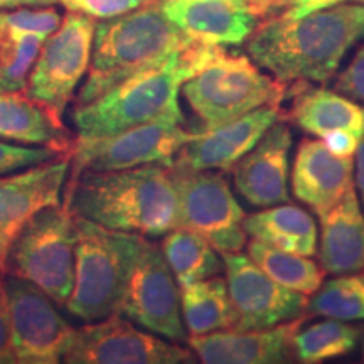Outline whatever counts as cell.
I'll return each instance as SVG.
<instances>
[{
	"label": "cell",
	"instance_id": "8992f818",
	"mask_svg": "<svg viewBox=\"0 0 364 364\" xmlns=\"http://www.w3.org/2000/svg\"><path fill=\"white\" fill-rule=\"evenodd\" d=\"M181 91L203 122V130H211L265 105H280L287 86L284 81L263 75L253 59L226 53L218 46Z\"/></svg>",
	"mask_w": 364,
	"mask_h": 364
},
{
	"label": "cell",
	"instance_id": "83f0119b",
	"mask_svg": "<svg viewBox=\"0 0 364 364\" xmlns=\"http://www.w3.org/2000/svg\"><path fill=\"white\" fill-rule=\"evenodd\" d=\"M361 329L348 322L326 318L299 329L294 336V358L304 364L324 363L346 356L356 348Z\"/></svg>",
	"mask_w": 364,
	"mask_h": 364
},
{
	"label": "cell",
	"instance_id": "ab89813d",
	"mask_svg": "<svg viewBox=\"0 0 364 364\" xmlns=\"http://www.w3.org/2000/svg\"><path fill=\"white\" fill-rule=\"evenodd\" d=\"M51 4H59V0H0V11H11V9L21 7L51 6Z\"/></svg>",
	"mask_w": 364,
	"mask_h": 364
},
{
	"label": "cell",
	"instance_id": "e575fe53",
	"mask_svg": "<svg viewBox=\"0 0 364 364\" xmlns=\"http://www.w3.org/2000/svg\"><path fill=\"white\" fill-rule=\"evenodd\" d=\"M6 273L0 270V364H17L12 344L11 309H9Z\"/></svg>",
	"mask_w": 364,
	"mask_h": 364
},
{
	"label": "cell",
	"instance_id": "d6a6232c",
	"mask_svg": "<svg viewBox=\"0 0 364 364\" xmlns=\"http://www.w3.org/2000/svg\"><path fill=\"white\" fill-rule=\"evenodd\" d=\"M147 2L149 0H59L70 12H80L102 21L135 11Z\"/></svg>",
	"mask_w": 364,
	"mask_h": 364
},
{
	"label": "cell",
	"instance_id": "9c48e42d",
	"mask_svg": "<svg viewBox=\"0 0 364 364\" xmlns=\"http://www.w3.org/2000/svg\"><path fill=\"white\" fill-rule=\"evenodd\" d=\"M184 120L161 118L134 127L117 135L100 139H78L71 149V176L83 171H124L142 166H171L179 150L198 136Z\"/></svg>",
	"mask_w": 364,
	"mask_h": 364
},
{
	"label": "cell",
	"instance_id": "4316f807",
	"mask_svg": "<svg viewBox=\"0 0 364 364\" xmlns=\"http://www.w3.org/2000/svg\"><path fill=\"white\" fill-rule=\"evenodd\" d=\"M248 257L272 280L294 292L309 297L322 285L326 272L311 257L273 248L258 240H252L248 243Z\"/></svg>",
	"mask_w": 364,
	"mask_h": 364
},
{
	"label": "cell",
	"instance_id": "8fae6325",
	"mask_svg": "<svg viewBox=\"0 0 364 364\" xmlns=\"http://www.w3.org/2000/svg\"><path fill=\"white\" fill-rule=\"evenodd\" d=\"M193 349L139 331L120 314L76 329L63 361L68 364H193Z\"/></svg>",
	"mask_w": 364,
	"mask_h": 364
},
{
	"label": "cell",
	"instance_id": "1f68e13d",
	"mask_svg": "<svg viewBox=\"0 0 364 364\" xmlns=\"http://www.w3.org/2000/svg\"><path fill=\"white\" fill-rule=\"evenodd\" d=\"M71 154V152H70ZM59 156H65L56 149L34 147V145L9 144L0 140V176L11 174L27 167L38 166V164L53 161Z\"/></svg>",
	"mask_w": 364,
	"mask_h": 364
},
{
	"label": "cell",
	"instance_id": "2e32d148",
	"mask_svg": "<svg viewBox=\"0 0 364 364\" xmlns=\"http://www.w3.org/2000/svg\"><path fill=\"white\" fill-rule=\"evenodd\" d=\"M280 117V105H265L216 129L199 130L171 166L186 171H231Z\"/></svg>",
	"mask_w": 364,
	"mask_h": 364
},
{
	"label": "cell",
	"instance_id": "f35d334b",
	"mask_svg": "<svg viewBox=\"0 0 364 364\" xmlns=\"http://www.w3.org/2000/svg\"><path fill=\"white\" fill-rule=\"evenodd\" d=\"M248 6L255 12V16L265 17L277 9L287 6L290 0H247Z\"/></svg>",
	"mask_w": 364,
	"mask_h": 364
},
{
	"label": "cell",
	"instance_id": "7a4b0ae2",
	"mask_svg": "<svg viewBox=\"0 0 364 364\" xmlns=\"http://www.w3.org/2000/svg\"><path fill=\"white\" fill-rule=\"evenodd\" d=\"M66 194L73 215L108 230L162 236L179 228V193L169 166L83 171L66 182Z\"/></svg>",
	"mask_w": 364,
	"mask_h": 364
},
{
	"label": "cell",
	"instance_id": "7c38bea8",
	"mask_svg": "<svg viewBox=\"0 0 364 364\" xmlns=\"http://www.w3.org/2000/svg\"><path fill=\"white\" fill-rule=\"evenodd\" d=\"M118 314L174 343L188 341L181 311V289L162 248L147 240L130 275Z\"/></svg>",
	"mask_w": 364,
	"mask_h": 364
},
{
	"label": "cell",
	"instance_id": "30bf717a",
	"mask_svg": "<svg viewBox=\"0 0 364 364\" xmlns=\"http://www.w3.org/2000/svg\"><path fill=\"white\" fill-rule=\"evenodd\" d=\"M179 193V226L203 235L218 253H238L247 245L245 211L225 176L215 171L172 167Z\"/></svg>",
	"mask_w": 364,
	"mask_h": 364
},
{
	"label": "cell",
	"instance_id": "52a82bcc",
	"mask_svg": "<svg viewBox=\"0 0 364 364\" xmlns=\"http://www.w3.org/2000/svg\"><path fill=\"white\" fill-rule=\"evenodd\" d=\"M76 240V218L70 206L44 208L12 243L6 275L31 282L65 307L75 285Z\"/></svg>",
	"mask_w": 364,
	"mask_h": 364
},
{
	"label": "cell",
	"instance_id": "5b68a950",
	"mask_svg": "<svg viewBox=\"0 0 364 364\" xmlns=\"http://www.w3.org/2000/svg\"><path fill=\"white\" fill-rule=\"evenodd\" d=\"M75 218V285L65 307L81 321L98 322L120 311L145 238Z\"/></svg>",
	"mask_w": 364,
	"mask_h": 364
},
{
	"label": "cell",
	"instance_id": "ba28073f",
	"mask_svg": "<svg viewBox=\"0 0 364 364\" xmlns=\"http://www.w3.org/2000/svg\"><path fill=\"white\" fill-rule=\"evenodd\" d=\"M95 26L93 17L68 12L43 43L27 78L26 93L61 127L68 105L90 70Z\"/></svg>",
	"mask_w": 364,
	"mask_h": 364
},
{
	"label": "cell",
	"instance_id": "3957f363",
	"mask_svg": "<svg viewBox=\"0 0 364 364\" xmlns=\"http://www.w3.org/2000/svg\"><path fill=\"white\" fill-rule=\"evenodd\" d=\"M216 48L194 39L161 65L135 73L93 102L76 105L73 124L78 139L117 135L161 118L184 120L179 105L182 85L203 68Z\"/></svg>",
	"mask_w": 364,
	"mask_h": 364
},
{
	"label": "cell",
	"instance_id": "603a6c76",
	"mask_svg": "<svg viewBox=\"0 0 364 364\" xmlns=\"http://www.w3.org/2000/svg\"><path fill=\"white\" fill-rule=\"evenodd\" d=\"M287 118L299 129L318 139L334 130H349L358 136L364 135L363 105L339 91L309 88L307 81H300V90L294 95Z\"/></svg>",
	"mask_w": 364,
	"mask_h": 364
},
{
	"label": "cell",
	"instance_id": "e0dca14e",
	"mask_svg": "<svg viewBox=\"0 0 364 364\" xmlns=\"http://www.w3.org/2000/svg\"><path fill=\"white\" fill-rule=\"evenodd\" d=\"M292 132L279 120L260 142L233 167L238 194L255 208H270L289 201V154Z\"/></svg>",
	"mask_w": 364,
	"mask_h": 364
},
{
	"label": "cell",
	"instance_id": "4dcf8cb0",
	"mask_svg": "<svg viewBox=\"0 0 364 364\" xmlns=\"http://www.w3.org/2000/svg\"><path fill=\"white\" fill-rule=\"evenodd\" d=\"M61 14L58 9H11L0 11V29L19 36H39L48 39L61 26Z\"/></svg>",
	"mask_w": 364,
	"mask_h": 364
},
{
	"label": "cell",
	"instance_id": "6da1fadb",
	"mask_svg": "<svg viewBox=\"0 0 364 364\" xmlns=\"http://www.w3.org/2000/svg\"><path fill=\"white\" fill-rule=\"evenodd\" d=\"M364 39V6H334L299 19L275 17L257 26L248 54L284 83H324L343 58Z\"/></svg>",
	"mask_w": 364,
	"mask_h": 364
},
{
	"label": "cell",
	"instance_id": "9a60e30c",
	"mask_svg": "<svg viewBox=\"0 0 364 364\" xmlns=\"http://www.w3.org/2000/svg\"><path fill=\"white\" fill-rule=\"evenodd\" d=\"M71 174V154L27 169L0 176V270L6 273L12 243L31 218L49 206H61Z\"/></svg>",
	"mask_w": 364,
	"mask_h": 364
},
{
	"label": "cell",
	"instance_id": "f546056e",
	"mask_svg": "<svg viewBox=\"0 0 364 364\" xmlns=\"http://www.w3.org/2000/svg\"><path fill=\"white\" fill-rule=\"evenodd\" d=\"M46 39L0 29V88L26 90L31 68Z\"/></svg>",
	"mask_w": 364,
	"mask_h": 364
},
{
	"label": "cell",
	"instance_id": "4fadbf2b",
	"mask_svg": "<svg viewBox=\"0 0 364 364\" xmlns=\"http://www.w3.org/2000/svg\"><path fill=\"white\" fill-rule=\"evenodd\" d=\"M6 289L17 363H63L76 329L56 311L53 299L39 287L14 275H6Z\"/></svg>",
	"mask_w": 364,
	"mask_h": 364
},
{
	"label": "cell",
	"instance_id": "5bb4252c",
	"mask_svg": "<svg viewBox=\"0 0 364 364\" xmlns=\"http://www.w3.org/2000/svg\"><path fill=\"white\" fill-rule=\"evenodd\" d=\"M236 312V331H258L295 321L307 311V295L272 280L247 255L221 253Z\"/></svg>",
	"mask_w": 364,
	"mask_h": 364
},
{
	"label": "cell",
	"instance_id": "f1b7e54d",
	"mask_svg": "<svg viewBox=\"0 0 364 364\" xmlns=\"http://www.w3.org/2000/svg\"><path fill=\"white\" fill-rule=\"evenodd\" d=\"M307 311L343 322L364 321V277L348 273L327 280L309 299Z\"/></svg>",
	"mask_w": 364,
	"mask_h": 364
},
{
	"label": "cell",
	"instance_id": "8d00e7d4",
	"mask_svg": "<svg viewBox=\"0 0 364 364\" xmlns=\"http://www.w3.org/2000/svg\"><path fill=\"white\" fill-rule=\"evenodd\" d=\"M344 0H290L287 4L285 12L282 17L285 19H299V17L309 16V14L322 11V9H329L334 6H339Z\"/></svg>",
	"mask_w": 364,
	"mask_h": 364
},
{
	"label": "cell",
	"instance_id": "7402d4cb",
	"mask_svg": "<svg viewBox=\"0 0 364 364\" xmlns=\"http://www.w3.org/2000/svg\"><path fill=\"white\" fill-rule=\"evenodd\" d=\"M0 140L56 149L63 154H70L75 144L65 127L58 125L26 90L6 88H0Z\"/></svg>",
	"mask_w": 364,
	"mask_h": 364
},
{
	"label": "cell",
	"instance_id": "836d02e7",
	"mask_svg": "<svg viewBox=\"0 0 364 364\" xmlns=\"http://www.w3.org/2000/svg\"><path fill=\"white\" fill-rule=\"evenodd\" d=\"M336 91L346 95L354 102L364 103V44L358 49L344 71L336 81Z\"/></svg>",
	"mask_w": 364,
	"mask_h": 364
},
{
	"label": "cell",
	"instance_id": "d4e9b609",
	"mask_svg": "<svg viewBox=\"0 0 364 364\" xmlns=\"http://www.w3.org/2000/svg\"><path fill=\"white\" fill-rule=\"evenodd\" d=\"M179 289L182 318L191 336L233 329L236 312L225 279L215 275Z\"/></svg>",
	"mask_w": 364,
	"mask_h": 364
},
{
	"label": "cell",
	"instance_id": "d6986e66",
	"mask_svg": "<svg viewBox=\"0 0 364 364\" xmlns=\"http://www.w3.org/2000/svg\"><path fill=\"white\" fill-rule=\"evenodd\" d=\"M162 2L166 16L189 38L213 46L245 43L258 19L247 0H169Z\"/></svg>",
	"mask_w": 364,
	"mask_h": 364
},
{
	"label": "cell",
	"instance_id": "484cf974",
	"mask_svg": "<svg viewBox=\"0 0 364 364\" xmlns=\"http://www.w3.org/2000/svg\"><path fill=\"white\" fill-rule=\"evenodd\" d=\"M161 248L179 287L220 275L225 268L213 245L189 228L179 226L164 235Z\"/></svg>",
	"mask_w": 364,
	"mask_h": 364
},
{
	"label": "cell",
	"instance_id": "cb8c5ba5",
	"mask_svg": "<svg viewBox=\"0 0 364 364\" xmlns=\"http://www.w3.org/2000/svg\"><path fill=\"white\" fill-rule=\"evenodd\" d=\"M248 236L273 248L312 257L317 253V225L306 209L294 204H275L263 211L245 216Z\"/></svg>",
	"mask_w": 364,
	"mask_h": 364
},
{
	"label": "cell",
	"instance_id": "b9f144b4",
	"mask_svg": "<svg viewBox=\"0 0 364 364\" xmlns=\"http://www.w3.org/2000/svg\"><path fill=\"white\" fill-rule=\"evenodd\" d=\"M359 4H364V0H359Z\"/></svg>",
	"mask_w": 364,
	"mask_h": 364
},
{
	"label": "cell",
	"instance_id": "60d3db41",
	"mask_svg": "<svg viewBox=\"0 0 364 364\" xmlns=\"http://www.w3.org/2000/svg\"><path fill=\"white\" fill-rule=\"evenodd\" d=\"M363 331V343H361V349H363V363H364V329H361Z\"/></svg>",
	"mask_w": 364,
	"mask_h": 364
},
{
	"label": "cell",
	"instance_id": "7bdbcfd3",
	"mask_svg": "<svg viewBox=\"0 0 364 364\" xmlns=\"http://www.w3.org/2000/svg\"><path fill=\"white\" fill-rule=\"evenodd\" d=\"M164 2H169V0H164Z\"/></svg>",
	"mask_w": 364,
	"mask_h": 364
},
{
	"label": "cell",
	"instance_id": "277c9868",
	"mask_svg": "<svg viewBox=\"0 0 364 364\" xmlns=\"http://www.w3.org/2000/svg\"><path fill=\"white\" fill-rule=\"evenodd\" d=\"M193 41L166 16L161 0L103 19L95 26L88 78L76 105L93 102L135 73L161 65Z\"/></svg>",
	"mask_w": 364,
	"mask_h": 364
},
{
	"label": "cell",
	"instance_id": "74e56055",
	"mask_svg": "<svg viewBox=\"0 0 364 364\" xmlns=\"http://www.w3.org/2000/svg\"><path fill=\"white\" fill-rule=\"evenodd\" d=\"M354 181H356L359 199H361V206L364 208V135L359 140V145L354 154Z\"/></svg>",
	"mask_w": 364,
	"mask_h": 364
},
{
	"label": "cell",
	"instance_id": "d590c367",
	"mask_svg": "<svg viewBox=\"0 0 364 364\" xmlns=\"http://www.w3.org/2000/svg\"><path fill=\"white\" fill-rule=\"evenodd\" d=\"M361 136L349 130H334L322 136V144L338 157H354Z\"/></svg>",
	"mask_w": 364,
	"mask_h": 364
},
{
	"label": "cell",
	"instance_id": "44dd1931",
	"mask_svg": "<svg viewBox=\"0 0 364 364\" xmlns=\"http://www.w3.org/2000/svg\"><path fill=\"white\" fill-rule=\"evenodd\" d=\"M317 252L322 270L331 275L364 270V213L354 188L321 216Z\"/></svg>",
	"mask_w": 364,
	"mask_h": 364
},
{
	"label": "cell",
	"instance_id": "ac0fdd59",
	"mask_svg": "<svg viewBox=\"0 0 364 364\" xmlns=\"http://www.w3.org/2000/svg\"><path fill=\"white\" fill-rule=\"evenodd\" d=\"M304 318L258 331H216L191 336L189 348L206 364H280L294 358V336Z\"/></svg>",
	"mask_w": 364,
	"mask_h": 364
},
{
	"label": "cell",
	"instance_id": "ffe728a7",
	"mask_svg": "<svg viewBox=\"0 0 364 364\" xmlns=\"http://www.w3.org/2000/svg\"><path fill=\"white\" fill-rule=\"evenodd\" d=\"M354 188V159L338 157L322 140H302L295 154L292 191L321 218Z\"/></svg>",
	"mask_w": 364,
	"mask_h": 364
}]
</instances>
